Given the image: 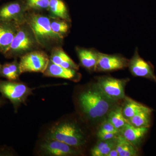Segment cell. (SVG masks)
I'll return each mask as SVG.
<instances>
[{"label": "cell", "mask_w": 156, "mask_h": 156, "mask_svg": "<svg viewBox=\"0 0 156 156\" xmlns=\"http://www.w3.org/2000/svg\"><path fill=\"white\" fill-rule=\"evenodd\" d=\"M116 102L105 95L96 83L86 87L78 97L81 112L84 116L92 122L105 118Z\"/></svg>", "instance_id": "6da1fadb"}, {"label": "cell", "mask_w": 156, "mask_h": 156, "mask_svg": "<svg viewBox=\"0 0 156 156\" xmlns=\"http://www.w3.org/2000/svg\"><path fill=\"white\" fill-rule=\"evenodd\" d=\"M25 21L32 29L43 50L50 52L54 47L62 46L64 39L52 30L50 16L44 11H27Z\"/></svg>", "instance_id": "7a4b0ae2"}, {"label": "cell", "mask_w": 156, "mask_h": 156, "mask_svg": "<svg viewBox=\"0 0 156 156\" xmlns=\"http://www.w3.org/2000/svg\"><path fill=\"white\" fill-rule=\"evenodd\" d=\"M43 50L32 29L26 21L18 26L17 34L4 56L7 58H17L35 50Z\"/></svg>", "instance_id": "3957f363"}, {"label": "cell", "mask_w": 156, "mask_h": 156, "mask_svg": "<svg viewBox=\"0 0 156 156\" xmlns=\"http://www.w3.org/2000/svg\"><path fill=\"white\" fill-rule=\"evenodd\" d=\"M44 139L56 140L80 149L85 145L87 138L83 131L75 122H58L50 128Z\"/></svg>", "instance_id": "277c9868"}, {"label": "cell", "mask_w": 156, "mask_h": 156, "mask_svg": "<svg viewBox=\"0 0 156 156\" xmlns=\"http://www.w3.org/2000/svg\"><path fill=\"white\" fill-rule=\"evenodd\" d=\"M34 89L22 82L0 80V93L3 97L10 100L15 112L26 102Z\"/></svg>", "instance_id": "5b68a950"}, {"label": "cell", "mask_w": 156, "mask_h": 156, "mask_svg": "<svg viewBox=\"0 0 156 156\" xmlns=\"http://www.w3.org/2000/svg\"><path fill=\"white\" fill-rule=\"evenodd\" d=\"M20 58L19 66L21 74L25 73H43L50 61V56L43 50L32 51Z\"/></svg>", "instance_id": "8992f818"}, {"label": "cell", "mask_w": 156, "mask_h": 156, "mask_svg": "<svg viewBox=\"0 0 156 156\" xmlns=\"http://www.w3.org/2000/svg\"><path fill=\"white\" fill-rule=\"evenodd\" d=\"M38 154L45 156H70L80 154V149L56 140L44 139L40 143Z\"/></svg>", "instance_id": "52a82bcc"}, {"label": "cell", "mask_w": 156, "mask_h": 156, "mask_svg": "<svg viewBox=\"0 0 156 156\" xmlns=\"http://www.w3.org/2000/svg\"><path fill=\"white\" fill-rule=\"evenodd\" d=\"M128 79H118L108 76H101L97 78L96 82L102 92L112 100L117 101L124 99L125 87Z\"/></svg>", "instance_id": "ba28073f"}, {"label": "cell", "mask_w": 156, "mask_h": 156, "mask_svg": "<svg viewBox=\"0 0 156 156\" xmlns=\"http://www.w3.org/2000/svg\"><path fill=\"white\" fill-rule=\"evenodd\" d=\"M28 11L23 0H15L0 7V21H14L18 23L25 21Z\"/></svg>", "instance_id": "9c48e42d"}, {"label": "cell", "mask_w": 156, "mask_h": 156, "mask_svg": "<svg viewBox=\"0 0 156 156\" xmlns=\"http://www.w3.org/2000/svg\"><path fill=\"white\" fill-rule=\"evenodd\" d=\"M128 67L133 76L149 79L156 83V76L153 66L140 56L136 48L134 56L128 62Z\"/></svg>", "instance_id": "30bf717a"}, {"label": "cell", "mask_w": 156, "mask_h": 156, "mask_svg": "<svg viewBox=\"0 0 156 156\" xmlns=\"http://www.w3.org/2000/svg\"><path fill=\"white\" fill-rule=\"evenodd\" d=\"M129 60L118 55H108L99 53L95 71L111 72L128 67Z\"/></svg>", "instance_id": "8fae6325"}, {"label": "cell", "mask_w": 156, "mask_h": 156, "mask_svg": "<svg viewBox=\"0 0 156 156\" xmlns=\"http://www.w3.org/2000/svg\"><path fill=\"white\" fill-rule=\"evenodd\" d=\"M19 24L14 21H0V53L3 55L9 49Z\"/></svg>", "instance_id": "7c38bea8"}, {"label": "cell", "mask_w": 156, "mask_h": 156, "mask_svg": "<svg viewBox=\"0 0 156 156\" xmlns=\"http://www.w3.org/2000/svg\"><path fill=\"white\" fill-rule=\"evenodd\" d=\"M44 76L49 77L61 78L78 82L81 78L80 74L76 70L66 68L49 61L47 69L43 73Z\"/></svg>", "instance_id": "4fadbf2b"}, {"label": "cell", "mask_w": 156, "mask_h": 156, "mask_svg": "<svg viewBox=\"0 0 156 156\" xmlns=\"http://www.w3.org/2000/svg\"><path fill=\"white\" fill-rule=\"evenodd\" d=\"M149 129L148 128H137L128 123L120 131L119 133L139 149Z\"/></svg>", "instance_id": "5bb4252c"}, {"label": "cell", "mask_w": 156, "mask_h": 156, "mask_svg": "<svg viewBox=\"0 0 156 156\" xmlns=\"http://www.w3.org/2000/svg\"><path fill=\"white\" fill-rule=\"evenodd\" d=\"M76 52L81 65L90 71H95L99 52L94 49L76 47Z\"/></svg>", "instance_id": "9a60e30c"}, {"label": "cell", "mask_w": 156, "mask_h": 156, "mask_svg": "<svg viewBox=\"0 0 156 156\" xmlns=\"http://www.w3.org/2000/svg\"><path fill=\"white\" fill-rule=\"evenodd\" d=\"M50 60L55 64L66 68L79 69V66L74 62L62 49V46L54 47L50 51Z\"/></svg>", "instance_id": "2e32d148"}, {"label": "cell", "mask_w": 156, "mask_h": 156, "mask_svg": "<svg viewBox=\"0 0 156 156\" xmlns=\"http://www.w3.org/2000/svg\"><path fill=\"white\" fill-rule=\"evenodd\" d=\"M48 11L50 17H57L71 22L68 9L63 0H50Z\"/></svg>", "instance_id": "e0dca14e"}, {"label": "cell", "mask_w": 156, "mask_h": 156, "mask_svg": "<svg viewBox=\"0 0 156 156\" xmlns=\"http://www.w3.org/2000/svg\"><path fill=\"white\" fill-rule=\"evenodd\" d=\"M21 74L17 58H14V61L11 62L0 66V77L5 78L8 80L18 81Z\"/></svg>", "instance_id": "ac0fdd59"}, {"label": "cell", "mask_w": 156, "mask_h": 156, "mask_svg": "<svg viewBox=\"0 0 156 156\" xmlns=\"http://www.w3.org/2000/svg\"><path fill=\"white\" fill-rule=\"evenodd\" d=\"M115 148L119 153V156H136L139 154V149L120 133L116 137Z\"/></svg>", "instance_id": "d6986e66"}, {"label": "cell", "mask_w": 156, "mask_h": 156, "mask_svg": "<svg viewBox=\"0 0 156 156\" xmlns=\"http://www.w3.org/2000/svg\"><path fill=\"white\" fill-rule=\"evenodd\" d=\"M153 110L147 108L134 115L128 120V123L137 128H149L151 123V116Z\"/></svg>", "instance_id": "ffe728a7"}, {"label": "cell", "mask_w": 156, "mask_h": 156, "mask_svg": "<svg viewBox=\"0 0 156 156\" xmlns=\"http://www.w3.org/2000/svg\"><path fill=\"white\" fill-rule=\"evenodd\" d=\"M147 107L130 98L126 97L124 98V104L122 107L123 115L125 119L128 121L134 115Z\"/></svg>", "instance_id": "44dd1931"}, {"label": "cell", "mask_w": 156, "mask_h": 156, "mask_svg": "<svg viewBox=\"0 0 156 156\" xmlns=\"http://www.w3.org/2000/svg\"><path fill=\"white\" fill-rule=\"evenodd\" d=\"M106 119L114 126L119 131L128 123L123 115L122 107L115 105L110 111L106 116Z\"/></svg>", "instance_id": "7402d4cb"}, {"label": "cell", "mask_w": 156, "mask_h": 156, "mask_svg": "<svg viewBox=\"0 0 156 156\" xmlns=\"http://www.w3.org/2000/svg\"><path fill=\"white\" fill-rule=\"evenodd\" d=\"M115 147V138L109 140H101L96 143L91 150L92 156H106Z\"/></svg>", "instance_id": "603a6c76"}, {"label": "cell", "mask_w": 156, "mask_h": 156, "mask_svg": "<svg viewBox=\"0 0 156 156\" xmlns=\"http://www.w3.org/2000/svg\"><path fill=\"white\" fill-rule=\"evenodd\" d=\"M50 26L52 30L64 39L69 33L70 28V22L57 17L50 16Z\"/></svg>", "instance_id": "cb8c5ba5"}, {"label": "cell", "mask_w": 156, "mask_h": 156, "mask_svg": "<svg viewBox=\"0 0 156 156\" xmlns=\"http://www.w3.org/2000/svg\"><path fill=\"white\" fill-rule=\"evenodd\" d=\"M28 11H48L50 0H23Z\"/></svg>", "instance_id": "d4e9b609"}, {"label": "cell", "mask_w": 156, "mask_h": 156, "mask_svg": "<svg viewBox=\"0 0 156 156\" xmlns=\"http://www.w3.org/2000/svg\"><path fill=\"white\" fill-rule=\"evenodd\" d=\"M98 130L107 132L119 133V131H118L116 128H115L114 126L106 119L101 123Z\"/></svg>", "instance_id": "484cf974"}, {"label": "cell", "mask_w": 156, "mask_h": 156, "mask_svg": "<svg viewBox=\"0 0 156 156\" xmlns=\"http://www.w3.org/2000/svg\"><path fill=\"white\" fill-rule=\"evenodd\" d=\"M119 133H115V132H107L98 130V131L97 135L99 140H109L115 139L117 135Z\"/></svg>", "instance_id": "4316f807"}, {"label": "cell", "mask_w": 156, "mask_h": 156, "mask_svg": "<svg viewBox=\"0 0 156 156\" xmlns=\"http://www.w3.org/2000/svg\"><path fill=\"white\" fill-rule=\"evenodd\" d=\"M106 156H119V154L115 148H114L110 151Z\"/></svg>", "instance_id": "83f0119b"}, {"label": "cell", "mask_w": 156, "mask_h": 156, "mask_svg": "<svg viewBox=\"0 0 156 156\" xmlns=\"http://www.w3.org/2000/svg\"><path fill=\"white\" fill-rule=\"evenodd\" d=\"M6 103V101L4 98H0V107L1 106H3Z\"/></svg>", "instance_id": "f1b7e54d"}, {"label": "cell", "mask_w": 156, "mask_h": 156, "mask_svg": "<svg viewBox=\"0 0 156 156\" xmlns=\"http://www.w3.org/2000/svg\"><path fill=\"white\" fill-rule=\"evenodd\" d=\"M1 63H0V66H1Z\"/></svg>", "instance_id": "f546056e"}, {"label": "cell", "mask_w": 156, "mask_h": 156, "mask_svg": "<svg viewBox=\"0 0 156 156\" xmlns=\"http://www.w3.org/2000/svg\"><path fill=\"white\" fill-rule=\"evenodd\" d=\"M0 1H2V0H0Z\"/></svg>", "instance_id": "4dcf8cb0"}]
</instances>
